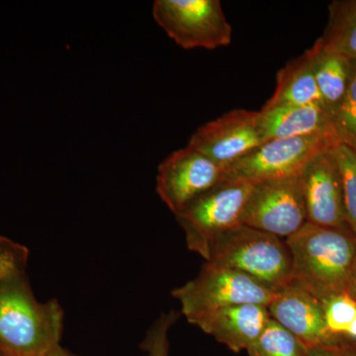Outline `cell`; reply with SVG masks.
Listing matches in <instances>:
<instances>
[{
	"instance_id": "e0dca14e",
	"label": "cell",
	"mask_w": 356,
	"mask_h": 356,
	"mask_svg": "<svg viewBox=\"0 0 356 356\" xmlns=\"http://www.w3.org/2000/svg\"><path fill=\"white\" fill-rule=\"evenodd\" d=\"M315 44L323 50L356 60V0L332 2L327 29Z\"/></svg>"
},
{
	"instance_id": "cb8c5ba5",
	"label": "cell",
	"mask_w": 356,
	"mask_h": 356,
	"mask_svg": "<svg viewBox=\"0 0 356 356\" xmlns=\"http://www.w3.org/2000/svg\"><path fill=\"white\" fill-rule=\"evenodd\" d=\"M308 356H356V343L339 339L336 343L310 348Z\"/></svg>"
},
{
	"instance_id": "44dd1931",
	"label": "cell",
	"mask_w": 356,
	"mask_h": 356,
	"mask_svg": "<svg viewBox=\"0 0 356 356\" xmlns=\"http://www.w3.org/2000/svg\"><path fill=\"white\" fill-rule=\"evenodd\" d=\"M327 331L337 339H344L356 318V300L348 291L336 293L321 300Z\"/></svg>"
},
{
	"instance_id": "603a6c76",
	"label": "cell",
	"mask_w": 356,
	"mask_h": 356,
	"mask_svg": "<svg viewBox=\"0 0 356 356\" xmlns=\"http://www.w3.org/2000/svg\"><path fill=\"white\" fill-rule=\"evenodd\" d=\"M178 318H179V314L175 311L161 314L158 321H156L149 327L144 341L140 344V348L146 353V356H168L170 353L168 332Z\"/></svg>"
},
{
	"instance_id": "ffe728a7",
	"label": "cell",
	"mask_w": 356,
	"mask_h": 356,
	"mask_svg": "<svg viewBox=\"0 0 356 356\" xmlns=\"http://www.w3.org/2000/svg\"><path fill=\"white\" fill-rule=\"evenodd\" d=\"M331 153L341 173L348 227L356 236V153L339 143L332 147Z\"/></svg>"
},
{
	"instance_id": "6da1fadb",
	"label": "cell",
	"mask_w": 356,
	"mask_h": 356,
	"mask_svg": "<svg viewBox=\"0 0 356 356\" xmlns=\"http://www.w3.org/2000/svg\"><path fill=\"white\" fill-rule=\"evenodd\" d=\"M64 310L57 300L39 302L27 275L0 282V353L46 356L60 344Z\"/></svg>"
},
{
	"instance_id": "9c48e42d",
	"label": "cell",
	"mask_w": 356,
	"mask_h": 356,
	"mask_svg": "<svg viewBox=\"0 0 356 356\" xmlns=\"http://www.w3.org/2000/svg\"><path fill=\"white\" fill-rule=\"evenodd\" d=\"M266 142L259 124V112L235 109L199 127L188 146L225 170Z\"/></svg>"
},
{
	"instance_id": "d6986e66",
	"label": "cell",
	"mask_w": 356,
	"mask_h": 356,
	"mask_svg": "<svg viewBox=\"0 0 356 356\" xmlns=\"http://www.w3.org/2000/svg\"><path fill=\"white\" fill-rule=\"evenodd\" d=\"M330 125L337 143L356 153V60H351L350 83L341 102L330 112Z\"/></svg>"
},
{
	"instance_id": "ba28073f",
	"label": "cell",
	"mask_w": 356,
	"mask_h": 356,
	"mask_svg": "<svg viewBox=\"0 0 356 356\" xmlns=\"http://www.w3.org/2000/svg\"><path fill=\"white\" fill-rule=\"evenodd\" d=\"M242 222L282 240L296 234L307 222L299 175L254 184Z\"/></svg>"
},
{
	"instance_id": "4316f807",
	"label": "cell",
	"mask_w": 356,
	"mask_h": 356,
	"mask_svg": "<svg viewBox=\"0 0 356 356\" xmlns=\"http://www.w3.org/2000/svg\"><path fill=\"white\" fill-rule=\"evenodd\" d=\"M344 339H348V341H355V343H356V318L353 320V322L351 323L350 327H348Z\"/></svg>"
},
{
	"instance_id": "83f0119b",
	"label": "cell",
	"mask_w": 356,
	"mask_h": 356,
	"mask_svg": "<svg viewBox=\"0 0 356 356\" xmlns=\"http://www.w3.org/2000/svg\"><path fill=\"white\" fill-rule=\"evenodd\" d=\"M0 356H6V355H4L3 353H0Z\"/></svg>"
},
{
	"instance_id": "277c9868",
	"label": "cell",
	"mask_w": 356,
	"mask_h": 356,
	"mask_svg": "<svg viewBox=\"0 0 356 356\" xmlns=\"http://www.w3.org/2000/svg\"><path fill=\"white\" fill-rule=\"evenodd\" d=\"M254 184L222 177L219 184L175 215L191 252L209 259L211 248L222 234L243 224V208Z\"/></svg>"
},
{
	"instance_id": "2e32d148",
	"label": "cell",
	"mask_w": 356,
	"mask_h": 356,
	"mask_svg": "<svg viewBox=\"0 0 356 356\" xmlns=\"http://www.w3.org/2000/svg\"><path fill=\"white\" fill-rule=\"evenodd\" d=\"M323 103L332 111L341 102L350 83L351 60L314 44L308 50Z\"/></svg>"
},
{
	"instance_id": "8fae6325",
	"label": "cell",
	"mask_w": 356,
	"mask_h": 356,
	"mask_svg": "<svg viewBox=\"0 0 356 356\" xmlns=\"http://www.w3.org/2000/svg\"><path fill=\"white\" fill-rule=\"evenodd\" d=\"M331 149L312 159L299 175L307 222L329 228L350 229L341 173Z\"/></svg>"
},
{
	"instance_id": "8992f818",
	"label": "cell",
	"mask_w": 356,
	"mask_h": 356,
	"mask_svg": "<svg viewBox=\"0 0 356 356\" xmlns=\"http://www.w3.org/2000/svg\"><path fill=\"white\" fill-rule=\"evenodd\" d=\"M153 16L185 50H215L232 43L233 29L219 0H156Z\"/></svg>"
},
{
	"instance_id": "484cf974",
	"label": "cell",
	"mask_w": 356,
	"mask_h": 356,
	"mask_svg": "<svg viewBox=\"0 0 356 356\" xmlns=\"http://www.w3.org/2000/svg\"><path fill=\"white\" fill-rule=\"evenodd\" d=\"M348 292L356 300V262L351 273L350 283H348Z\"/></svg>"
},
{
	"instance_id": "7a4b0ae2",
	"label": "cell",
	"mask_w": 356,
	"mask_h": 356,
	"mask_svg": "<svg viewBox=\"0 0 356 356\" xmlns=\"http://www.w3.org/2000/svg\"><path fill=\"white\" fill-rule=\"evenodd\" d=\"M292 259V280L322 300L348 291L356 262V236L350 229L307 222L285 240Z\"/></svg>"
},
{
	"instance_id": "3957f363",
	"label": "cell",
	"mask_w": 356,
	"mask_h": 356,
	"mask_svg": "<svg viewBox=\"0 0 356 356\" xmlns=\"http://www.w3.org/2000/svg\"><path fill=\"white\" fill-rule=\"evenodd\" d=\"M207 262L240 271L274 291L292 281V259L285 240L241 224L222 234Z\"/></svg>"
},
{
	"instance_id": "ac0fdd59",
	"label": "cell",
	"mask_w": 356,
	"mask_h": 356,
	"mask_svg": "<svg viewBox=\"0 0 356 356\" xmlns=\"http://www.w3.org/2000/svg\"><path fill=\"white\" fill-rule=\"evenodd\" d=\"M247 351L248 356H308L309 348L270 318L261 336Z\"/></svg>"
},
{
	"instance_id": "d4e9b609",
	"label": "cell",
	"mask_w": 356,
	"mask_h": 356,
	"mask_svg": "<svg viewBox=\"0 0 356 356\" xmlns=\"http://www.w3.org/2000/svg\"><path fill=\"white\" fill-rule=\"evenodd\" d=\"M46 356H79L72 353V351L63 348L60 344L54 348Z\"/></svg>"
},
{
	"instance_id": "52a82bcc",
	"label": "cell",
	"mask_w": 356,
	"mask_h": 356,
	"mask_svg": "<svg viewBox=\"0 0 356 356\" xmlns=\"http://www.w3.org/2000/svg\"><path fill=\"white\" fill-rule=\"evenodd\" d=\"M337 144L332 133L266 140L224 172V177L254 184L297 177L318 154Z\"/></svg>"
},
{
	"instance_id": "7c38bea8",
	"label": "cell",
	"mask_w": 356,
	"mask_h": 356,
	"mask_svg": "<svg viewBox=\"0 0 356 356\" xmlns=\"http://www.w3.org/2000/svg\"><path fill=\"white\" fill-rule=\"evenodd\" d=\"M267 308L270 318L309 350L339 341L327 331L321 300L295 281L278 291Z\"/></svg>"
},
{
	"instance_id": "5b68a950",
	"label": "cell",
	"mask_w": 356,
	"mask_h": 356,
	"mask_svg": "<svg viewBox=\"0 0 356 356\" xmlns=\"http://www.w3.org/2000/svg\"><path fill=\"white\" fill-rule=\"evenodd\" d=\"M278 292L240 271L206 261L195 280L172 290L188 323L227 307L257 304L268 307Z\"/></svg>"
},
{
	"instance_id": "9a60e30c",
	"label": "cell",
	"mask_w": 356,
	"mask_h": 356,
	"mask_svg": "<svg viewBox=\"0 0 356 356\" xmlns=\"http://www.w3.org/2000/svg\"><path fill=\"white\" fill-rule=\"evenodd\" d=\"M313 103L324 104L316 83L310 53L306 51L278 72L275 90L262 108Z\"/></svg>"
},
{
	"instance_id": "30bf717a",
	"label": "cell",
	"mask_w": 356,
	"mask_h": 356,
	"mask_svg": "<svg viewBox=\"0 0 356 356\" xmlns=\"http://www.w3.org/2000/svg\"><path fill=\"white\" fill-rule=\"evenodd\" d=\"M222 177V168L187 145L159 165L156 192L168 209L177 215L219 184Z\"/></svg>"
},
{
	"instance_id": "7402d4cb",
	"label": "cell",
	"mask_w": 356,
	"mask_h": 356,
	"mask_svg": "<svg viewBox=\"0 0 356 356\" xmlns=\"http://www.w3.org/2000/svg\"><path fill=\"white\" fill-rule=\"evenodd\" d=\"M29 248L0 235V282L26 274L29 261Z\"/></svg>"
},
{
	"instance_id": "4fadbf2b",
	"label": "cell",
	"mask_w": 356,
	"mask_h": 356,
	"mask_svg": "<svg viewBox=\"0 0 356 356\" xmlns=\"http://www.w3.org/2000/svg\"><path fill=\"white\" fill-rule=\"evenodd\" d=\"M270 318L266 306L243 304L211 312L189 323L238 353L257 341Z\"/></svg>"
},
{
	"instance_id": "5bb4252c",
	"label": "cell",
	"mask_w": 356,
	"mask_h": 356,
	"mask_svg": "<svg viewBox=\"0 0 356 356\" xmlns=\"http://www.w3.org/2000/svg\"><path fill=\"white\" fill-rule=\"evenodd\" d=\"M259 124L266 140L332 133L330 113L322 103L261 108Z\"/></svg>"
}]
</instances>
